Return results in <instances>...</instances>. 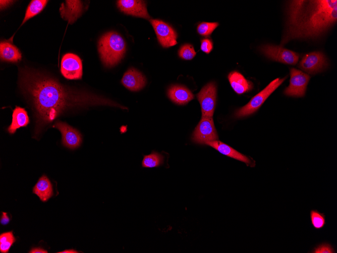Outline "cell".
Wrapping results in <instances>:
<instances>
[{
    "mask_svg": "<svg viewBox=\"0 0 337 253\" xmlns=\"http://www.w3.org/2000/svg\"><path fill=\"white\" fill-rule=\"evenodd\" d=\"M336 0L290 1L287 27L281 44L293 39L316 37L336 22Z\"/></svg>",
    "mask_w": 337,
    "mask_h": 253,
    "instance_id": "6da1fadb",
    "label": "cell"
},
{
    "mask_svg": "<svg viewBox=\"0 0 337 253\" xmlns=\"http://www.w3.org/2000/svg\"><path fill=\"white\" fill-rule=\"evenodd\" d=\"M23 84L32 99L39 120L45 124L53 121L67 107L81 103L54 80L26 73Z\"/></svg>",
    "mask_w": 337,
    "mask_h": 253,
    "instance_id": "7a4b0ae2",
    "label": "cell"
},
{
    "mask_svg": "<svg viewBox=\"0 0 337 253\" xmlns=\"http://www.w3.org/2000/svg\"><path fill=\"white\" fill-rule=\"evenodd\" d=\"M98 49L103 64L110 67L117 65L123 58L126 45L124 39L118 33L110 31L100 38Z\"/></svg>",
    "mask_w": 337,
    "mask_h": 253,
    "instance_id": "3957f363",
    "label": "cell"
},
{
    "mask_svg": "<svg viewBox=\"0 0 337 253\" xmlns=\"http://www.w3.org/2000/svg\"><path fill=\"white\" fill-rule=\"evenodd\" d=\"M286 78H277L270 82L262 90L253 96L248 104L238 110L235 113L236 117H246L255 113Z\"/></svg>",
    "mask_w": 337,
    "mask_h": 253,
    "instance_id": "277c9868",
    "label": "cell"
},
{
    "mask_svg": "<svg viewBox=\"0 0 337 253\" xmlns=\"http://www.w3.org/2000/svg\"><path fill=\"white\" fill-rule=\"evenodd\" d=\"M260 50L267 58L280 63L294 65L299 59V55L280 45L267 44L260 46Z\"/></svg>",
    "mask_w": 337,
    "mask_h": 253,
    "instance_id": "5b68a950",
    "label": "cell"
},
{
    "mask_svg": "<svg viewBox=\"0 0 337 253\" xmlns=\"http://www.w3.org/2000/svg\"><path fill=\"white\" fill-rule=\"evenodd\" d=\"M218 138L212 117L202 116L192 134V141L198 144H205Z\"/></svg>",
    "mask_w": 337,
    "mask_h": 253,
    "instance_id": "8992f818",
    "label": "cell"
},
{
    "mask_svg": "<svg viewBox=\"0 0 337 253\" xmlns=\"http://www.w3.org/2000/svg\"><path fill=\"white\" fill-rule=\"evenodd\" d=\"M217 89L213 82L205 85L196 95L200 104L202 116L212 117L215 108Z\"/></svg>",
    "mask_w": 337,
    "mask_h": 253,
    "instance_id": "52a82bcc",
    "label": "cell"
},
{
    "mask_svg": "<svg viewBox=\"0 0 337 253\" xmlns=\"http://www.w3.org/2000/svg\"><path fill=\"white\" fill-rule=\"evenodd\" d=\"M310 78L309 75L302 71L291 68L290 84L285 89L284 94L289 96H304Z\"/></svg>",
    "mask_w": 337,
    "mask_h": 253,
    "instance_id": "ba28073f",
    "label": "cell"
},
{
    "mask_svg": "<svg viewBox=\"0 0 337 253\" xmlns=\"http://www.w3.org/2000/svg\"><path fill=\"white\" fill-rule=\"evenodd\" d=\"M160 44L164 48L177 44L178 35L175 30L169 24L159 19H150Z\"/></svg>",
    "mask_w": 337,
    "mask_h": 253,
    "instance_id": "9c48e42d",
    "label": "cell"
},
{
    "mask_svg": "<svg viewBox=\"0 0 337 253\" xmlns=\"http://www.w3.org/2000/svg\"><path fill=\"white\" fill-rule=\"evenodd\" d=\"M327 65L324 55L321 52L315 51L305 55L298 67L309 74H315L324 69Z\"/></svg>",
    "mask_w": 337,
    "mask_h": 253,
    "instance_id": "30bf717a",
    "label": "cell"
},
{
    "mask_svg": "<svg viewBox=\"0 0 337 253\" xmlns=\"http://www.w3.org/2000/svg\"><path fill=\"white\" fill-rule=\"evenodd\" d=\"M61 72L68 79H81L82 76V64L80 58L76 55L68 53L62 58Z\"/></svg>",
    "mask_w": 337,
    "mask_h": 253,
    "instance_id": "8fae6325",
    "label": "cell"
},
{
    "mask_svg": "<svg viewBox=\"0 0 337 253\" xmlns=\"http://www.w3.org/2000/svg\"><path fill=\"white\" fill-rule=\"evenodd\" d=\"M61 132L63 144L70 149L78 148L82 143V136L75 128L61 121L56 122L52 126Z\"/></svg>",
    "mask_w": 337,
    "mask_h": 253,
    "instance_id": "7c38bea8",
    "label": "cell"
},
{
    "mask_svg": "<svg viewBox=\"0 0 337 253\" xmlns=\"http://www.w3.org/2000/svg\"><path fill=\"white\" fill-rule=\"evenodd\" d=\"M117 6L120 10L128 15L150 19L145 1L140 0H119Z\"/></svg>",
    "mask_w": 337,
    "mask_h": 253,
    "instance_id": "4fadbf2b",
    "label": "cell"
},
{
    "mask_svg": "<svg viewBox=\"0 0 337 253\" xmlns=\"http://www.w3.org/2000/svg\"><path fill=\"white\" fill-rule=\"evenodd\" d=\"M122 83L129 90L136 91L144 87L146 80L145 76L140 72L131 68L124 73Z\"/></svg>",
    "mask_w": 337,
    "mask_h": 253,
    "instance_id": "5bb4252c",
    "label": "cell"
},
{
    "mask_svg": "<svg viewBox=\"0 0 337 253\" xmlns=\"http://www.w3.org/2000/svg\"><path fill=\"white\" fill-rule=\"evenodd\" d=\"M83 11V5L80 1H66L60 8L62 17L72 24L80 16Z\"/></svg>",
    "mask_w": 337,
    "mask_h": 253,
    "instance_id": "9a60e30c",
    "label": "cell"
},
{
    "mask_svg": "<svg viewBox=\"0 0 337 253\" xmlns=\"http://www.w3.org/2000/svg\"><path fill=\"white\" fill-rule=\"evenodd\" d=\"M205 144L212 147L224 155L245 163L247 166L251 167L254 166V164L247 156L222 142L216 140L208 142Z\"/></svg>",
    "mask_w": 337,
    "mask_h": 253,
    "instance_id": "2e32d148",
    "label": "cell"
},
{
    "mask_svg": "<svg viewBox=\"0 0 337 253\" xmlns=\"http://www.w3.org/2000/svg\"><path fill=\"white\" fill-rule=\"evenodd\" d=\"M169 98L174 103L184 105L192 100L194 94L186 87L180 85H173L167 90Z\"/></svg>",
    "mask_w": 337,
    "mask_h": 253,
    "instance_id": "e0dca14e",
    "label": "cell"
},
{
    "mask_svg": "<svg viewBox=\"0 0 337 253\" xmlns=\"http://www.w3.org/2000/svg\"><path fill=\"white\" fill-rule=\"evenodd\" d=\"M228 78L232 88L238 94L250 91L253 88V83L237 71L230 72Z\"/></svg>",
    "mask_w": 337,
    "mask_h": 253,
    "instance_id": "ac0fdd59",
    "label": "cell"
},
{
    "mask_svg": "<svg viewBox=\"0 0 337 253\" xmlns=\"http://www.w3.org/2000/svg\"><path fill=\"white\" fill-rule=\"evenodd\" d=\"M29 123L27 111L24 108L17 106L13 110L12 121L7 130L10 134H14L17 129L27 126Z\"/></svg>",
    "mask_w": 337,
    "mask_h": 253,
    "instance_id": "d6986e66",
    "label": "cell"
},
{
    "mask_svg": "<svg viewBox=\"0 0 337 253\" xmlns=\"http://www.w3.org/2000/svg\"><path fill=\"white\" fill-rule=\"evenodd\" d=\"M33 192L43 202L47 201L53 195L52 184L45 175L39 179L33 187Z\"/></svg>",
    "mask_w": 337,
    "mask_h": 253,
    "instance_id": "ffe728a7",
    "label": "cell"
},
{
    "mask_svg": "<svg viewBox=\"0 0 337 253\" xmlns=\"http://www.w3.org/2000/svg\"><path fill=\"white\" fill-rule=\"evenodd\" d=\"M0 57L2 60L12 63L17 62L22 58L19 49L8 41L1 42Z\"/></svg>",
    "mask_w": 337,
    "mask_h": 253,
    "instance_id": "44dd1931",
    "label": "cell"
},
{
    "mask_svg": "<svg viewBox=\"0 0 337 253\" xmlns=\"http://www.w3.org/2000/svg\"><path fill=\"white\" fill-rule=\"evenodd\" d=\"M48 1L33 0L28 5L22 25L29 19L39 14L45 7Z\"/></svg>",
    "mask_w": 337,
    "mask_h": 253,
    "instance_id": "7402d4cb",
    "label": "cell"
},
{
    "mask_svg": "<svg viewBox=\"0 0 337 253\" xmlns=\"http://www.w3.org/2000/svg\"><path fill=\"white\" fill-rule=\"evenodd\" d=\"M164 162V157L160 154L152 151L150 154L144 156L142 166L145 168H154L160 166Z\"/></svg>",
    "mask_w": 337,
    "mask_h": 253,
    "instance_id": "603a6c76",
    "label": "cell"
},
{
    "mask_svg": "<svg viewBox=\"0 0 337 253\" xmlns=\"http://www.w3.org/2000/svg\"><path fill=\"white\" fill-rule=\"evenodd\" d=\"M16 241V239L12 231L3 233L0 235V252L1 253L8 252L13 244Z\"/></svg>",
    "mask_w": 337,
    "mask_h": 253,
    "instance_id": "cb8c5ba5",
    "label": "cell"
},
{
    "mask_svg": "<svg viewBox=\"0 0 337 253\" xmlns=\"http://www.w3.org/2000/svg\"><path fill=\"white\" fill-rule=\"evenodd\" d=\"M310 219L313 227L316 229L322 228L325 224V217L324 214L316 210H312L310 213Z\"/></svg>",
    "mask_w": 337,
    "mask_h": 253,
    "instance_id": "d4e9b609",
    "label": "cell"
},
{
    "mask_svg": "<svg viewBox=\"0 0 337 253\" xmlns=\"http://www.w3.org/2000/svg\"><path fill=\"white\" fill-rule=\"evenodd\" d=\"M217 22H202L199 23L197 27V32L203 36H208L218 27Z\"/></svg>",
    "mask_w": 337,
    "mask_h": 253,
    "instance_id": "484cf974",
    "label": "cell"
},
{
    "mask_svg": "<svg viewBox=\"0 0 337 253\" xmlns=\"http://www.w3.org/2000/svg\"><path fill=\"white\" fill-rule=\"evenodd\" d=\"M179 56L182 59L190 60L194 58L196 55L193 46L190 44L186 43L182 45L179 51Z\"/></svg>",
    "mask_w": 337,
    "mask_h": 253,
    "instance_id": "4316f807",
    "label": "cell"
},
{
    "mask_svg": "<svg viewBox=\"0 0 337 253\" xmlns=\"http://www.w3.org/2000/svg\"><path fill=\"white\" fill-rule=\"evenodd\" d=\"M311 252L313 253H334L335 250L332 246L328 243H323L315 247Z\"/></svg>",
    "mask_w": 337,
    "mask_h": 253,
    "instance_id": "83f0119b",
    "label": "cell"
},
{
    "mask_svg": "<svg viewBox=\"0 0 337 253\" xmlns=\"http://www.w3.org/2000/svg\"><path fill=\"white\" fill-rule=\"evenodd\" d=\"M213 48V44L209 38H204L201 40L200 49L204 53L208 54Z\"/></svg>",
    "mask_w": 337,
    "mask_h": 253,
    "instance_id": "f1b7e54d",
    "label": "cell"
},
{
    "mask_svg": "<svg viewBox=\"0 0 337 253\" xmlns=\"http://www.w3.org/2000/svg\"><path fill=\"white\" fill-rule=\"evenodd\" d=\"M10 220V219L8 216L7 213L6 212H2V215L0 220L1 224L3 225H7L9 223Z\"/></svg>",
    "mask_w": 337,
    "mask_h": 253,
    "instance_id": "f546056e",
    "label": "cell"
},
{
    "mask_svg": "<svg viewBox=\"0 0 337 253\" xmlns=\"http://www.w3.org/2000/svg\"><path fill=\"white\" fill-rule=\"evenodd\" d=\"M30 253H47V251L41 247H34L32 248L29 252Z\"/></svg>",
    "mask_w": 337,
    "mask_h": 253,
    "instance_id": "4dcf8cb0",
    "label": "cell"
},
{
    "mask_svg": "<svg viewBox=\"0 0 337 253\" xmlns=\"http://www.w3.org/2000/svg\"><path fill=\"white\" fill-rule=\"evenodd\" d=\"M0 2H1V8H2V7H3V8H4V7L8 6L12 1H1Z\"/></svg>",
    "mask_w": 337,
    "mask_h": 253,
    "instance_id": "1f68e13d",
    "label": "cell"
},
{
    "mask_svg": "<svg viewBox=\"0 0 337 253\" xmlns=\"http://www.w3.org/2000/svg\"><path fill=\"white\" fill-rule=\"evenodd\" d=\"M58 253H77L79 252L78 251L73 249H66L62 251H60L58 252Z\"/></svg>",
    "mask_w": 337,
    "mask_h": 253,
    "instance_id": "d6a6232c",
    "label": "cell"
}]
</instances>
